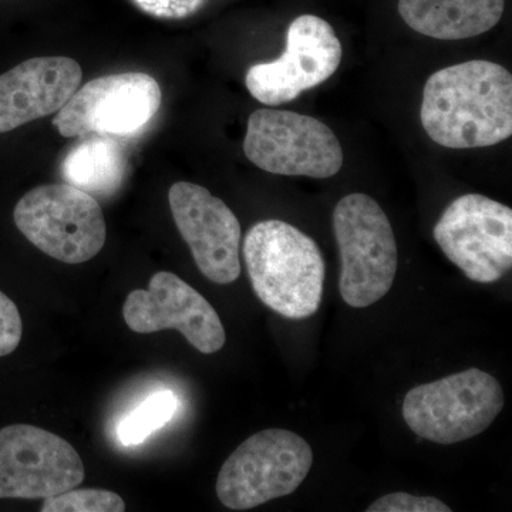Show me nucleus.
Returning a JSON list of instances; mask_svg holds the SVG:
<instances>
[{
  "label": "nucleus",
  "instance_id": "1",
  "mask_svg": "<svg viewBox=\"0 0 512 512\" xmlns=\"http://www.w3.org/2000/svg\"><path fill=\"white\" fill-rule=\"evenodd\" d=\"M421 124L439 146L468 150L512 136V76L501 64L470 60L431 74Z\"/></svg>",
  "mask_w": 512,
  "mask_h": 512
},
{
  "label": "nucleus",
  "instance_id": "2",
  "mask_svg": "<svg viewBox=\"0 0 512 512\" xmlns=\"http://www.w3.org/2000/svg\"><path fill=\"white\" fill-rule=\"evenodd\" d=\"M244 259L259 301L284 318H311L320 308L325 261L309 235L285 221L266 220L249 229Z\"/></svg>",
  "mask_w": 512,
  "mask_h": 512
},
{
  "label": "nucleus",
  "instance_id": "3",
  "mask_svg": "<svg viewBox=\"0 0 512 512\" xmlns=\"http://www.w3.org/2000/svg\"><path fill=\"white\" fill-rule=\"evenodd\" d=\"M343 301L362 309L389 293L397 272V244L386 212L366 194H349L333 211Z\"/></svg>",
  "mask_w": 512,
  "mask_h": 512
},
{
  "label": "nucleus",
  "instance_id": "4",
  "mask_svg": "<svg viewBox=\"0 0 512 512\" xmlns=\"http://www.w3.org/2000/svg\"><path fill=\"white\" fill-rule=\"evenodd\" d=\"M504 402L498 380L473 367L409 390L402 412L407 426L420 439L450 446L484 433Z\"/></svg>",
  "mask_w": 512,
  "mask_h": 512
},
{
  "label": "nucleus",
  "instance_id": "5",
  "mask_svg": "<svg viewBox=\"0 0 512 512\" xmlns=\"http://www.w3.org/2000/svg\"><path fill=\"white\" fill-rule=\"evenodd\" d=\"M13 220L37 249L63 264H84L106 244L99 201L70 184L33 188L16 204Z\"/></svg>",
  "mask_w": 512,
  "mask_h": 512
},
{
  "label": "nucleus",
  "instance_id": "6",
  "mask_svg": "<svg viewBox=\"0 0 512 512\" xmlns=\"http://www.w3.org/2000/svg\"><path fill=\"white\" fill-rule=\"evenodd\" d=\"M312 464V448L298 434L284 429L259 431L221 467L218 498L229 510H251L298 490Z\"/></svg>",
  "mask_w": 512,
  "mask_h": 512
},
{
  "label": "nucleus",
  "instance_id": "7",
  "mask_svg": "<svg viewBox=\"0 0 512 512\" xmlns=\"http://www.w3.org/2000/svg\"><path fill=\"white\" fill-rule=\"evenodd\" d=\"M244 153L266 173L323 180L342 168V146L322 121L288 110L259 109L249 116Z\"/></svg>",
  "mask_w": 512,
  "mask_h": 512
},
{
  "label": "nucleus",
  "instance_id": "8",
  "mask_svg": "<svg viewBox=\"0 0 512 512\" xmlns=\"http://www.w3.org/2000/svg\"><path fill=\"white\" fill-rule=\"evenodd\" d=\"M444 255L478 284L500 281L512 266V210L480 194L461 195L434 227Z\"/></svg>",
  "mask_w": 512,
  "mask_h": 512
},
{
  "label": "nucleus",
  "instance_id": "9",
  "mask_svg": "<svg viewBox=\"0 0 512 512\" xmlns=\"http://www.w3.org/2000/svg\"><path fill=\"white\" fill-rule=\"evenodd\" d=\"M161 101L160 84L150 74H107L77 89L57 111L53 127L66 138L131 136L154 119Z\"/></svg>",
  "mask_w": 512,
  "mask_h": 512
},
{
  "label": "nucleus",
  "instance_id": "10",
  "mask_svg": "<svg viewBox=\"0 0 512 512\" xmlns=\"http://www.w3.org/2000/svg\"><path fill=\"white\" fill-rule=\"evenodd\" d=\"M84 481V466L72 444L29 424L0 430V498L53 497Z\"/></svg>",
  "mask_w": 512,
  "mask_h": 512
},
{
  "label": "nucleus",
  "instance_id": "11",
  "mask_svg": "<svg viewBox=\"0 0 512 512\" xmlns=\"http://www.w3.org/2000/svg\"><path fill=\"white\" fill-rule=\"evenodd\" d=\"M342 55L339 37L325 19L301 15L289 25L284 55L252 66L245 84L259 103L279 106L325 83L339 69Z\"/></svg>",
  "mask_w": 512,
  "mask_h": 512
},
{
  "label": "nucleus",
  "instance_id": "12",
  "mask_svg": "<svg viewBox=\"0 0 512 512\" xmlns=\"http://www.w3.org/2000/svg\"><path fill=\"white\" fill-rule=\"evenodd\" d=\"M171 214L195 264L214 284L228 285L241 275V224L231 208L202 185L180 181L168 192Z\"/></svg>",
  "mask_w": 512,
  "mask_h": 512
},
{
  "label": "nucleus",
  "instance_id": "13",
  "mask_svg": "<svg viewBox=\"0 0 512 512\" xmlns=\"http://www.w3.org/2000/svg\"><path fill=\"white\" fill-rule=\"evenodd\" d=\"M123 316L133 332L147 335L175 329L188 343L212 355L224 348V325L210 302L171 272H157L147 291L136 289L127 296Z\"/></svg>",
  "mask_w": 512,
  "mask_h": 512
},
{
  "label": "nucleus",
  "instance_id": "14",
  "mask_svg": "<svg viewBox=\"0 0 512 512\" xmlns=\"http://www.w3.org/2000/svg\"><path fill=\"white\" fill-rule=\"evenodd\" d=\"M82 79L69 57H35L0 74V134L57 113Z\"/></svg>",
  "mask_w": 512,
  "mask_h": 512
},
{
  "label": "nucleus",
  "instance_id": "15",
  "mask_svg": "<svg viewBox=\"0 0 512 512\" xmlns=\"http://www.w3.org/2000/svg\"><path fill=\"white\" fill-rule=\"evenodd\" d=\"M505 0H399L406 25L439 40L470 39L495 28Z\"/></svg>",
  "mask_w": 512,
  "mask_h": 512
},
{
  "label": "nucleus",
  "instance_id": "16",
  "mask_svg": "<svg viewBox=\"0 0 512 512\" xmlns=\"http://www.w3.org/2000/svg\"><path fill=\"white\" fill-rule=\"evenodd\" d=\"M60 173L67 184L93 197H110L126 178V153L113 138L97 134L79 141L67 151Z\"/></svg>",
  "mask_w": 512,
  "mask_h": 512
},
{
  "label": "nucleus",
  "instance_id": "17",
  "mask_svg": "<svg viewBox=\"0 0 512 512\" xmlns=\"http://www.w3.org/2000/svg\"><path fill=\"white\" fill-rule=\"evenodd\" d=\"M177 407V396L173 392L164 390L154 393L120 421L117 429L119 440L124 446L144 443L151 434L173 419Z\"/></svg>",
  "mask_w": 512,
  "mask_h": 512
},
{
  "label": "nucleus",
  "instance_id": "18",
  "mask_svg": "<svg viewBox=\"0 0 512 512\" xmlns=\"http://www.w3.org/2000/svg\"><path fill=\"white\" fill-rule=\"evenodd\" d=\"M42 512H123L126 503L119 494L97 488L69 490L45 498Z\"/></svg>",
  "mask_w": 512,
  "mask_h": 512
},
{
  "label": "nucleus",
  "instance_id": "19",
  "mask_svg": "<svg viewBox=\"0 0 512 512\" xmlns=\"http://www.w3.org/2000/svg\"><path fill=\"white\" fill-rule=\"evenodd\" d=\"M367 512H451V508L430 495L392 493L377 498Z\"/></svg>",
  "mask_w": 512,
  "mask_h": 512
},
{
  "label": "nucleus",
  "instance_id": "20",
  "mask_svg": "<svg viewBox=\"0 0 512 512\" xmlns=\"http://www.w3.org/2000/svg\"><path fill=\"white\" fill-rule=\"evenodd\" d=\"M141 12L153 18L181 20L200 12L208 0H131Z\"/></svg>",
  "mask_w": 512,
  "mask_h": 512
},
{
  "label": "nucleus",
  "instance_id": "21",
  "mask_svg": "<svg viewBox=\"0 0 512 512\" xmlns=\"http://www.w3.org/2000/svg\"><path fill=\"white\" fill-rule=\"evenodd\" d=\"M22 335L23 322L18 306L0 291V357L15 352Z\"/></svg>",
  "mask_w": 512,
  "mask_h": 512
}]
</instances>
